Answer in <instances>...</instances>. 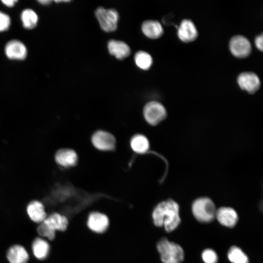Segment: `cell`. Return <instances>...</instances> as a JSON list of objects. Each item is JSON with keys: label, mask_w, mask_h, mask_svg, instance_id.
<instances>
[{"label": "cell", "mask_w": 263, "mask_h": 263, "mask_svg": "<svg viewBox=\"0 0 263 263\" xmlns=\"http://www.w3.org/2000/svg\"><path fill=\"white\" fill-rule=\"evenodd\" d=\"M153 224L156 226H163L168 232L175 229L181 222L179 206L172 199L158 203L152 212Z\"/></svg>", "instance_id": "1"}, {"label": "cell", "mask_w": 263, "mask_h": 263, "mask_svg": "<svg viewBox=\"0 0 263 263\" xmlns=\"http://www.w3.org/2000/svg\"><path fill=\"white\" fill-rule=\"evenodd\" d=\"M156 247L163 263H181L184 260V252L182 247L166 238L158 242Z\"/></svg>", "instance_id": "2"}, {"label": "cell", "mask_w": 263, "mask_h": 263, "mask_svg": "<svg viewBox=\"0 0 263 263\" xmlns=\"http://www.w3.org/2000/svg\"><path fill=\"white\" fill-rule=\"evenodd\" d=\"M191 209L194 217L200 222L209 223L215 218L217 209L212 200L208 197L196 199L192 203Z\"/></svg>", "instance_id": "3"}, {"label": "cell", "mask_w": 263, "mask_h": 263, "mask_svg": "<svg viewBox=\"0 0 263 263\" xmlns=\"http://www.w3.org/2000/svg\"><path fill=\"white\" fill-rule=\"evenodd\" d=\"M95 15L103 31L111 32L117 29L119 14L115 9L99 7L96 9Z\"/></svg>", "instance_id": "4"}, {"label": "cell", "mask_w": 263, "mask_h": 263, "mask_svg": "<svg viewBox=\"0 0 263 263\" xmlns=\"http://www.w3.org/2000/svg\"><path fill=\"white\" fill-rule=\"evenodd\" d=\"M143 113L146 121L152 126L160 123L165 119L167 114L165 107L156 101L148 102L144 107Z\"/></svg>", "instance_id": "5"}, {"label": "cell", "mask_w": 263, "mask_h": 263, "mask_svg": "<svg viewBox=\"0 0 263 263\" xmlns=\"http://www.w3.org/2000/svg\"><path fill=\"white\" fill-rule=\"evenodd\" d=\"M94 146L101 151L113 150L115 146V139L111 133L103 130L95 132L92 136Z\"/></svg>", "instance_id": "6"}, {"label": "cell", "mask_w": 263, "mask_h": 263, "mask_svg": "<svg viewBox=\"0 0 263 263\" xmlns=\"http://www.w3.org/2000/svg\"><path fill=\"white\" fill-rule=\"evenodd\" d=\"M229 49L235 56L244 58L250 55L251 46L247 38L242 35H236L231 38L229 41Z\"/></svg>", "instance_id": "7"}, {"label": "cell", "mask_w": 263, "mask_h": 263, "mask_svg": "<svg viewBox=\"0 0 263 263\" xmlns=\"http://www.w3.org/2000/svg\"><path fill=\"white\" fill-rule=\"evenodd\" d=\"M110 221L108 217L105 214L98 212H91L88 217L87 225L92 231L102 234L108 229Z\"/></svg>", "instance_id": "8"}, {"label": "cell", "mask_w": 263, "mask_h": 263, "mask_svg": "<svg viewBox=\"0 0 263 263\" xmlns=\"http://www.w3.org/2000/svg\"><path fill=\"white\" fill-rule=\"evenodd\" d=\"M237 82L240 87L249 94H254L259 90L261 85L258 75L251 72H243L239 74Z\"/></svg>", "instance_id": "9"}, {"label": "cell", "mask_w": 263, "mask_h": 263, "mask_svg": "<svg viewBox=\"0 0 263 263\" xmlns=\"http://www.w3.org/2000/svg\"><path fill=\"white\" fill-rule=\"evenodd\" d=\"M6 257L9 263H28L30 259L26 248L19 244L9 246L6 251Z\"/></svg>", "instance_id": "10"}, {"label": "cell", "mask_w": 263, "mask_h": 263, "mask_svg": "<svg viewBox=\"0 0 263 263\" xmlns=\"http://www.w3.org/2000/svg\"><path fill=\"white\" fill-rule=\"evenodd\" d=\"M26 211L29 218L38 225L42 223L48 214L43 203L38 200H33L27 205Z\"/></svg>", "instance_id": "11"}, {"label": "cell", "mask_w": 263, "mask_h": 263, "mask_svg": "<svg viewBox=\"0 0 263 263\" xmlns=\"http://www.w3.org/2000/svg\"><path fill=\"white\" fill-rule=\"evenodd\" d=\"M215 217L223 225L227 227H233L238 221L237 212L230 207H223L216 210Z\"/></svg>", "instance_id": "12"}, {"label": "cell", "mask_w": 263, "mask_h": 263, "mask_svg": "<svg viewBox=\"0 0 263 263\" xmlns=\"http://www.w3.org/2000/svg\"><path fill=\"white\" fill-rule=\"evenodd\" d=\"M178 37L185 42L194 41L198 36V31L194 23L190 19H183L178 27Z\"/></svg>", "instance_id": "13"}, {"label": "cell", "mask_w": 263, "mask_h": 263, "mask_svg": "<svg viewBox=\"0 0 263 263\" xmlns=\"http://www.w3.org/2000/svg\"><path fill=\"white\" fill-rule=\"evenodd\" d=\"M5 55L11 59L22 60L26 58L27 50L25 45L18 40H12L6 44Z\"/></svg>", "instance_id": "14"}, {"label": "cell", "mask_w": 263, "mask_h": 263, "mask_svg": "<svg viewBox=\"0 0 263 263\" xmlns=\"http://www.w3.org/2000/svg\"><path fill=\"white\" fill-rule=\"evenodd\" d=\"M31 250L36 259L44 261L48 258L50 253V244L46 239L37 237L32 241Z\"/></svg>", "instance_id": "15"}, {"label": "cell", "mask_w": 263, "mask_h": 263, "mask_svg": "<svg viewBox=\"0 0 263 263\" xmlns=\"http://www.w3.org/2000/svg\"><path fill=\"white\" fill-rule=\"evenodd\" d=\"M56 163L64 168H70L76 165L78 157L72 149L64 148L58 150L55 155Z\"/></svg>", "instance_id": "16"}, {"label": "cell", "mask_w": 263, "mask_h": 263, "mask_svg": "<svg viewBox=\"0 0 263 263\" xmlns=\"http://www.w3.org/2000/svg\"><path fill=\"white\" fill-rule=\"evenodd\" d=\"M43 223L55 232H64L68 227L69 220L64 215L56 212L48 215Z\"/></svg>", "instance_id": "17"}, {"label": "cell", "mask_w": 263, "mask_h": 263, "mask_svg": "<svg viewBox=\"0 0 263 263\" xmlns=\"http://www.w3.org/2000/svg\"><path fill=\"white\" fill-rule=\"evenodd\" d=\"M108 49L110 54L118 59L127 57L131 53L129 45L120 40H110L108 43Z\"/></svg>", "instance_id": "18"}, {"label": "cell", "mask_w": 263, "mask_h": 263, "mask_svg": "<svg viewBox=\"0 0 263 263\" xmlns=\"http://www.w3.org/2000/svg\"><path fill=\"white\" fill-rule=\"evenodd\" d=\"M142 31L148 38L156 39L160 38L163 33V29L161 23L153 20H147L142 25Z\"/></svg>", "instance_id": "19"}, {"label": "cell", "mask_w": 263, "mask_h": 263, "mask_svg": "<svg viewBox=\"0 0 263 263\" xmlns=\"http://www.w3.org/2000/svg\"><path fill=\"white\" fill-rule=\"evenodd\" d=\"M130 145L132 150L138 154L147 152L150 149V142L145 135L137 134L132 137Z\"/></svg>", "instance_id": "20"}, {"label": "cell", "mask_w": 263, "mask_h": 263, "mask_svg": "<svg viewBox=\"0 0 263 263\" xmlns=\"http://www.w3.org/2000/svg\"><path fill=\"white\" fill-rule=\"evenodd\" d=\"M21 20L24 28L31 29L36 26L38 21V16L33 10L26 9L21 13Z\"/></svg>", "instance_id": "21"}, {"label": "cell", "mask_w": 263, "mask_h": 263, "mask_svg": "<svg viewBox=\"0 0 263 263\" xmlns=\"http://www.w3.org/2000/svg\"><path fill=\"white\" fill-rule=\"evenodd\" d=\"M229 260L232 263H249L247 256L239 247L231 246L227 253Z\"/></svg>", "instance_id": "22"}, {"label": "cell", "mask_w": 263, "mask_h": 263, "mask_svg": "<svg viewBox=\"0 0 263 263\" xmlns=\"http://www.w3.org/2000/svg\"><path fill=\"white\" fill-rule=\"evenodd\" d=\"M134 61L136 65L139 68L144 70H148L152 63L151 56L143 51H138L135 54Z\"/></svg>", "instance_id": "23"}, {"label": "cell", "mask_w": 263, "mask_h": 263, "mask_svg": "<svg viewBox=\"0 0 263 263\" xmlns=\"http://www.w3.org/2000/svg\"><path fill=\"white\" fill-rule=\"evenodd\" d=\"M37 231L39 237L45 239L48 241H53L56 236V232L43 222L38 225Z\"/></svg>", "instance_id": "24"}, {"label": "cell", "mask_w": 263, "mask_h": 263, "mask_svg": "<svg viewBox=\"0 0 263 263\" xmlns=\"http://www.w3.org/2000/svg\"><path fill=\"white\" fill-rule=\"evenodd\" d=\"M202 258L205 263H217L218 260L216 252L210 248L206 249L203 251Z\"/></svg>", "instance_id": "25"}, {"label": "cell", "mask_w": 263, "mask_h": 263, "mask_svg": "<svg viewBox=\"0 0 263 263\" xmlns=\"http://www.w3.org/2000/svg\"><path fill=\"white\" fill-rule=\"evenodd\" d=\"M11 19L6 14L0 11V32L7 30L10 27Z\"/></svg>", "instance_id": "26"}, {"label": "cell", "mask_w": 263, "mask_h": 263, "mask_svg": "<svg viewBox=\"0 0 263 263\" xmlns=\"http://www.w3.org/2000/svg\"><path fill=\"white\" fill-rule=\"evenodd\" d=\"M263 34L258 36L255 40L256 47L261 51H263Z\"/></svg>", "instance_id": "27"}, {"label": "cell", "mask_w": 263, "mask_h": 263, "mask_svg": "<svg viewBox=\"0 0 263 263\" xmlns=\"http://www.w3.org/2000/svg\"><path fill=\"white\" fill-rule=\"evenodd\" d=\"M1 2L7 7H13L15 3L17 2L16 0H2Z\"/></svg>", "instance_id": "28"}, {"label": "cell", "mask_w": 263, "mask_h": 263, "mask_svg": "<svg viewBox=\"0 0 263 263\" xmlns=\"http://www.w3.org/2000/svg\"><path fill=\"white\" fill-rule=\"evenodd\" d=\"M52 1L50 0H38V2L42 4H49Z\"/></svg>", "instance_id": "29"}, {"label": "cell", "mask_w": 263, "mask_h": 263, "mask_svg": "<svg viewBox=\"0 0 263 263\" xmlns=\"http://www.w3.org/2000/svg\"><path fill=\"white\" fill-rule=\"evenodd\" d=\"M56 2H69V0H56Z\"/></svg>", "instance_id": "30"}]
</instances>
